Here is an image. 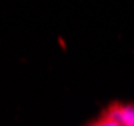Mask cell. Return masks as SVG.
Here are the masks:
<instances>
[{
	"label": "cell",
	"mask_w": 134,
	"mask_h": 126,
	"mask_svg": "<svg viewBox=\"0 0 134 126\" xmlns=\"http://www.w3.org/2000/svg\"><path fill=\"white\" fill-rule=\"evenodd\" d=\"M108 116H112L116 122H120L122 126H134V104H110L104 110Z\"/></svg>",
	"instance_id": "6da1fadb"
},
{
	"label": "cell",
	"mask_w": 134,
	"mask_h": 126,
	"mask_svg": "<svg viewBox=\"0 0 134 126\" xmlns=\"http://www.w3.org/2000/svg\"><path fill=\"white\" fill-rule=\"evenodd\" d=\"M88 126H122L120 122H116L112 116H108L106 112H102V116H98L94 122H90Z\"/></svg>",
	"instance_id": "7a4b0ae2"
}]
</instances>
